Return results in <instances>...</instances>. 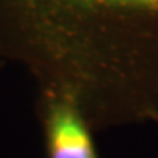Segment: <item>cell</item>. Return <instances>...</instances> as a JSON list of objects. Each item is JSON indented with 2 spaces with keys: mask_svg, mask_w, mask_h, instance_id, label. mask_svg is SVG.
Instances as JSON below:
<instances>
[{
  "mask_svg": "<svg viewBox=\"0 0 158 158\" xmlns=\"http://www.w3.org/2000/svg\"><path fill=\"white\" fill-rule=\"evenodd\" d=\"M0 60L94 132L158 123V0H0Z\"/></svg>",
  "mask_w": 158,
  "mask_h": 158,
  "instance_id": "1",
  "label": "cell"
},
{
  "mask_svg": "<svg viewBox=\"0 0 158 158\" xmlns=\"http://www.w3.org/2000/svg\"><path fill=\"white\" fill-rule=\"evenodd\" d=\"M37 116L44 132L47 158H98L94 130L72 102L38 95Z\"/></svg>",
  "mask_w": 158,
  "mask_h": 158,
  "instance_id": "2",
  "label": "cell"
},
{
  "mask_svg": "<svg viewBox=\"0 0 158 158\" xmlns=\"http://www.w3.org/2000/svg\"><path fill=\"white\" fill-rule=\"evenodd\" d=\"M2 66H3V62L0 60V70H2Z\"/></svg>",
  "mask_w": 158,
  "mask_h": 158,
  "instance_id": "3",
  "label": "cell"
}]
</instances>
